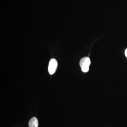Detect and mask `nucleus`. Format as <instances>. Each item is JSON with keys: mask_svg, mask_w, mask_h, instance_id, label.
Returning a JSON list of instances; mask_svg holds the SVG:
<instances>
[{"mask_svg": "<svg viewBox=\"0 0 127 127\" xmlns=\"http://www.w3.org/2000/svg\"><path fill=\"white\" fill-rule=\"evenodd\" d=\"M91 63L90 58L88 57H84L81 59L79 62V65L83 72H87L88 71Z\"/></svg>", "mask_w": 127, "mask_h": 127, "instance_id": "obj_1", "label": "nucleus"}, {"mask_svg": "<svg viewBox=\"0 0 127 127\" xmlns=\"http://www.w3.org/2000/svg\"><path fill=\"white\" fill-rule=\"evenodd\" d=\"M58 66L57 61L56 59L52 58L49 62L48 67V71L51 75H53L56 71Z\"/></svg>", "mask_w": 127, "mask_h": 127, "instance_id": "obj_2", "label": "nucleus"}, {"mask_svg": "<svg viewBox=\"0 0 127 127\" xmlns=\"http://www.w3.org/2000/svg\"><path fill=\"white\" fill-rule=\"evenodd\" d=\"M29 127H38V121L35 117H33L30 119L29 122Z\"/></svg>", "mask_w": 127, "mask_h": 127, "instance_id": "obj_3", "label": "nucleus"}, {"mask_svg": "<svg viewBox=\"0 0 127 127\" xmlns=\"http://www.w3.org/2000/svg\"><path fill=\"white\" fill-rule=\"evenodd\" d=\"M125 56H126V57L127 58V48L126 49V50H125Z\"/></svg>", "mask_w": 127, "mask_h": 127, "instance_id": "obj_4", "label": "nucleus"}]
</instances>
